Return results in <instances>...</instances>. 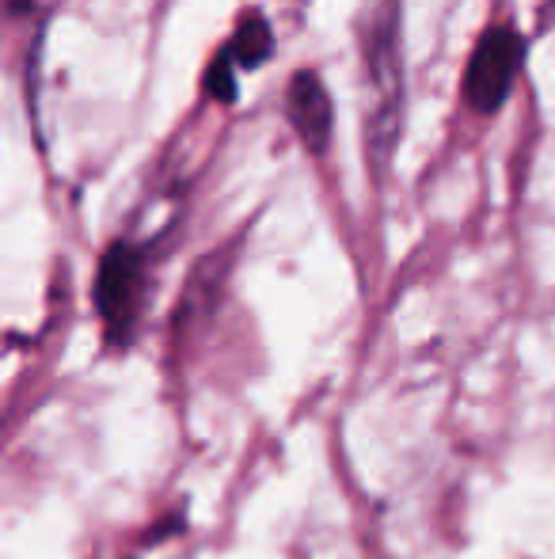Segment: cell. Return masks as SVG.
<instances>
[{
    "instance_id": "6da1fadb",
    "label": "cell",
    "mask_w": 555,
    "mask_h": 559,
    "mask_svg": "<svg viewBox=\"0 0 555 559\" xmlns=\"http://www.w3.org/2000/svg\"><path fill=\"white\" fill-rule=\"evenodd\" d=\"M365 66V148L385 164L403 126V0H370L358 27Z\"/></svg>"
},
{
    "instance_id": "7a4b0ae2",
    "label": "cell",
    "mask_w": 555,
    "mask_h": 559,
    "mask_svg": "<svg viewBox=\"0 0 555 559\" xmlns=\"http://www.w3.org/2000/svg\"><path fill=\"white\" fill-rule=\"evenodd\" d=\"M153 240L122 236L104 251L96 271V312L111 346H130L148 305V266H153Z\"/></svg>"
},
{
    "instance_id": "3957f363",
    "label": "cell",
    "mask_w": 555,
    "mask_h": 559,
    "mask_svg": "<svg viewBox=\"0 0 555 559\" xmlns=\"http://www.w3.org/2000/svg\"><path fill=\"white\" fill-rule=\"evenodd\" d=\"M526 66V38L514 27H491L475 43L464 69V99L472 111L495 115L510 99L514 84Z\"/></svg>"
},
{
    "instance_id": "277c9868",
    "label": "cell",
    "mask_w": 555,
    "mask_h": 559,
    "mask_svg": "<svg viewBox=\"0 0 555 559\" xmlns=\"http://www.w3.org/2000/svg\"><path fill=\"white\" fill-rule=\"evenodd\" d=\"M286 118H289V126H293L297 141H301L312 156L327 153L331 133H335V104H331V96H327L319 73H312V69L293 73V81H289V88H286Z\"/></svg>"
},
{
    "instance_id": "5b68a950",
    "label": "cell",
    "mask_w": 555,
    "mask_h": 559,
    "mask_svg": "<svg viewBox=\"0 0 555 559\" xmlns=\"http://www.w3.org/2000/svg\"><path fill=\"white\" fill-rule=\"evenodd\" d=\"M221 53L240 69V73H252V69L263 66V61H270V53H275V31H270L267 15L255 12V8L240 15L237 31H232V38L221 46Z\"/></svg>"
},
{
    "instance_id": "8992f818",
    "label": "cell",
    "mask_w": 555,
    "mask_h": 559,
    "mask_svg": "<svg viewBox=\"0 0 555 559\" xmlns=\"http://www.w3.org/2000/svg\"><path fill=\"white\" fill-rule=\"evenodd\" d=\"M237 76H240V69L232 66L225 53H217V58L209 61V69H206V96L229 104V99L237 96Z\"/></svg>"
},
{
    "instance_id": "52a82bcc",
    "label": "cell",
    "mask_w": 555,
    "mask_h": 559,
    "mask_svg": "<svg viewBox=\"0 0 555 559\" xmlns=\"http://www.w3.org/2000/svg\"><path fill=\"white\" fill-rule=\"evenodd\" d=\"M31 4V0H12V8H15V12H23V8H27Z\"/></svg>"
}]
</instances>
